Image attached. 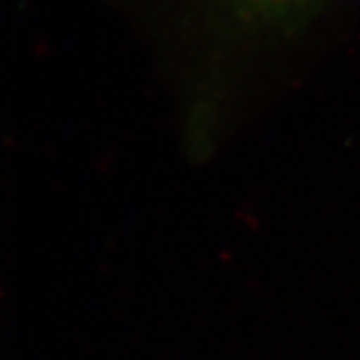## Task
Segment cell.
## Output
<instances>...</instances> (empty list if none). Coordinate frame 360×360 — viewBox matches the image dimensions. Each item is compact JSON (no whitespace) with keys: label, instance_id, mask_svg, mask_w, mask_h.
Wrapping results in <instances>:
<instances>
[{"label":"cell","instance_id":"6da1fadb","mask_svg":"<svg viewBox=\"0 0 360 360\" xmlns=\"http://www.w3.org/2000/svg\"><path fill=\"white\" fill-rule=\"evenodd\" d=\"M262 2H272V4H281V2H290V0H262Z\"/></svg>","mask_w":360,"mask_h":360}]
</instances>
